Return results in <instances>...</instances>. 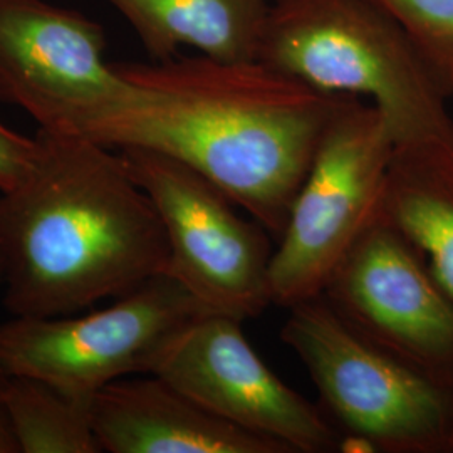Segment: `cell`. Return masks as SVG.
Instances as JSON below:
<instances>
[{
    "label": "cell",
    "instance_id": "cell-17",
    "mask_svg": "<svg viewBox=\"0 0 453 453\" xmlns=\"http://www.w3.org/2000/svg\"><path fill=\"white\" fill-rule=\"evenodd\" d=\"M0 453H19L16 441L12 434L9 432V426L0 413Z\"/></svg>",
    "mask_w": 453,
    "mask_h": 453
},
{
    "label": "cell",
    "instance_id": "cell-5",
    "mask_svg": "<svg viewBox=\"0 0 453 453\" xmlns=\"http://www.w3.org/2000/svg\"><path fill=\"white\" fill-rule=\"evenodd\" d=\"M393 151L383 114L372 103L344 96L274 247L273 304L288 309L323 294L338 265L380 217Z\"/></svg>",
    "mask_w": 453,
    "mask_h": 453
},
{
    "label": "cell",
    "instance_id": "cell-8",
    "mask_svg": "<svg viewBox=\"0 0 453 453\" xmlns=\"http://www.w3.org/2000/svg\"><path fill=\"white\" fill-rule=\"evenodd\" d=\"M243 321L202 312L163 346L151 365L215 417L273 440L288 453L342 450L344 437L314 406L275 374L243 333Z\"/></svg>",
    "mask_w": 453,
    "mask_h": 453
},
{
    "label": "cell",
    "instance_id": "cell-12",
    "mask_svg": "<svg viewBox=\"0 0 453 453\" xmlns=\"http://www.w3.org/2000/svg\"><path fill=\"white\" fill-rule=\"evenodd\" d=\"M116 9L153 61L183 48L239 63L257 59L271 0H104Z\"/></svg>",
    "mask_w": 453,
    "mask_h": 453
},
{
    "label": "cell",
    "instance_id": "cell-6",
    "mask_svg": "<svg viewBox=\"0 0 453 453\" xmlns=\"http://www.w3.org/2000/svg\"><path fill=\"white\" fill-rule=\"evenodd\" d=\"M160 215L175 279L207 312L247 321L273 306L269 232L192 166L143 148L118 150Z\"/></svg>",
    "mask_w": 453,
    "mask_h": 453
},
{
    "label": "cell",
    "instance_id": "cell-18",
    "mask_svg": "<svg viewBox=\"0 0 453 453\" xmlns=\"http://www.w3.org/2000/svg\"><path fill=\"white\" fill-rule=\"evenodd\" d=\"M0 284H2V257H0Z\"/></svg>",
    "mask_w": 453,
    "mask_h": 453
},
{
    "label": "cell",
    "instance_id": "cell-13",
    "mask_svg": "<svg viewBox=\"0 0 453 453\" xmlns=\"http://www.w3.org/2000/svg\"><path fill=\"white\" fill-rule=\"evenodd\" d=\"M380 215L420 252L453 299V145H395Z\"/></svg>",
    "mask_w": 453,
    "mask_h": 453
},
{
    "label": "cell",
    "instance_id": "cell-3",
    "mask_svg": "<svg viewBox=\"0 0 453 453\" xmlns=\"http://www.w3.org/2000/svg\"><path fill=\"white\" fill-rule=\"evenodd\" d=\"M257 59L326 95L366 97L395 145H453L447 97L372 0H271Z\"/></svg>",
    "mask_w": 453,
    "mask_h": 453
},
{
    "label": "cell",
    "instance_id": "cell-2",
    "mask_svg": "<svg viewBox=\"0 0 453 453\" xmlns=\"http://www.w3.org/2000/svg\"><path fill=\"white\" fill-rule=\"evenodd\" d=\"M34 136L31 172L0 190L7 311L69 316L165 274L160 215L123 155L76 131L39 128Z\"/></svg>",
    "mask_w": 453,
    "mask_h": 453
},
{
    "label": "cell",
    "instance_id": "cell-9",
    "mask_svg": "<svg viewBox=\"0 0 453 453\" xmlns=\"http://www.w3.org/2000/svg\"><path fill=\"white\" fill-rule=\"evenodd\" d=\"M321 296L363 338L453 388V299L381 215Z\"/></svg>",
    "mask_w": 453,
    "mask_h": 453
},
{
    "label": "cell",
    "instance_id": "cell-11",
    "mask_svg": "<svg viewBox=\"0 0 453 453\" xmlns=\"http://www.w3.org/2000/svg\"><path fill=\"white\" fill-rule=\"evenodd\" d=\"M91 418L101 452L288 453L215 417L162 376H125L99 389Z\"/></svg>",
    "mask_w": 453,
    "mask_h": 453
},
{
    "label": "cell",
    "instance_id": "cell-10",
    "mask_svg": "<svg viewBox=\"0 0 453 453\" xmlns=\"http://www.w3.org/2000/svg\"><path fill=\"white\" fill-rule=\"evenodd\" d=\"M103 26L44 0H0V101L39 128L80 131L125 89Z\"/></svg>",
    "mask_w": 453,
    "mask_h": 453
},
{
    "label": "cell",
    "instance_id": "cell-1",
    "mask_svg": "<svg viewBox=\"0 0 453 453\" xmlns=\"http://www.w3.org/2000/svg\"><path fill=\"white\" fill-rule=\"evenodd\" d=\"M125 89L78 133L192 166L275 239L344 96L254 61L114 63Z\"/></svg>",
    "mask_w": 453,
    "mask_h": 453
},
{
    "label": "cell",
    "instance_id": "cell-19",
    "mask_svg": "<svg viewBox=\"0 0 453 453\" xmlns=\"http://www.w3.org/2000/svg\"><path fill=\"white\" fill-rule=\"evenodd\" d=\"M450 453H453V434H452V443H450Z\"/></svg>",
    "mask_w": 453,
    "mask_h": 453
},
{
    "label": "cell",
    "instance_id": "cell-4",
    "mask_svg": "<svg viewBox=\"0 0 453 453\" xmlns=\"http://www.w3.org/2000/svg\"><path fill=\"white\" fill-rule=\"evenodd\" d=\"M288 311L280 338L344 441L380 453H450L452 387L363 338L323 296Z\"/></svg>",
    "mask_w": 453,
    "mask_h": 453
},
{
    "label": "cell",
    "instance_id": "cell-15",
    "mask_svg": "<svg viewBox=\"0 0 453 453\" xmlns=\"http://www.w3.org/2000/svg\"><path fill=\"white\" fill-rule=\"evenodd\" d=\"M408 35L440 93L453 97V0H372Z\"/></svg>",
    "mask_w": 453,
    "mask_h": 453
},
{
    "label": "cell",
    "instance_id": "cell-7",
    "mask_svg": "<svg viewBox=\"0 0 453 453\" xmlns=\"http://www.w3.org/2000/svg\"><path fill=\"white\" fill-rule=\"evenodd\" d=\"M202 312L190 292L160 274L89 314L12 316L0 323V374L93 400L119 378L150 372L163 346Z\"/></svg>",
    "mask_w": 453,
    "mask_h": 453
},
{
    "label": "cell",
    "instance_id": "cell-16",
    "mask_svg": "<svg viewBox=\"0 0 453 453\" xmlns=\"http://www.w3.org/2000/svg\"><path fill=\"white\" fill-rule=\"evenodd\" d=\"M37 157V140L0 123V190H9L27 177Z\"/></svg>",
    "mask_w": 453,
    "mask_h": 453
},
{
    "label": "cell",
    "instance_id": "cell-14",
    "mask_svg": "<svg viewBox=\"0 0 453 453\" xmlns=\"http://www.w3.org/2000/svg\"><path fill=\"white\" fill-rule=\"evenodd\" d=\"M0 413L19 453H99L91 400L42 380L0 374Z\"/></svg>",
    "mask_w": 453,
    "mask_h": 453
}]
</instances>
